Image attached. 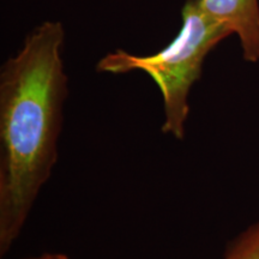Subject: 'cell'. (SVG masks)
Returning <instances> with one entry per match:
<instances>
[{
  "mask_svg": "<svg viewBox=\"0 0 259 259\" xmlns=\"http://www.w3.org/2000/svg\"><path fill=\"white\" fill-rule=\"evenodd\" d=\"M63 24L46 21L0 71V255L23 231L58 160L67 76Z\"/></svg>",
  "mask_w": 259,
  "mask_h": 259,
  "instance_id": "6da1fadb",
  "label": "cell"
},
{
  "mask_svg": "<svg viewBox=\"0 0 259 259\" xmlns=\"http://www.w3.org/2000/svg\"><path fill=\"white\" fill-rule=\"evenodd\" d=\"M222 259H259V222L231 242Z\"/></svg>",
  "mask_w": 259,
  "mask_h": 259,
  "instance_id": "277c9868",
  "label": "cell"
},
{
  "mask_svg": "<svg viewBox=\"0 0 259 259\" xmlns=\"http://www.w3.org/2000/svg\"><path fill=\"white\" fill-rule=\"evenodd\" d=\"M208 17L240 38L244 59L259 60L258 0H194Z\"/></svg>",
  "mask_w": 259,
  "mask_h": 259,
  "instance_id": "3957f363",
  "label": "cell"
},
{
  "mask_svg": "<svg viewBox=\"0 0 259 259\" xmlns=\"http://www.w3.org/2000/svg\"><path fill=\"white\" fill-rule=\"evenodd\" d=\"M181 15L179 34L163 50L151 56H135L116 50L103 57L96 67L100 72L147 73L156 83L163 100L162 132L179 141L185 137L189 95L199 79L204 60L220 41L232 35L228 29L204 14L194 0H187Z\"/></svg>",
  "mask_w": 259,
  "mask_h": 259,
  "instance_id": "7a4b0ae2",
  "label": "cell"
},
{
  "mask_svg": "<svg viewBox=\"0 0 259 259\" xmlns=\"http://www.w3.org/2000/svg\"><path fill=\"white\" fill-rule=\"evenodd\" d=\"M24 259H71L64 253H42L35 257H29Z\"/></svg>",
  "mask_w": 259,
  "mask_h": 259,
  "instance_id": "5b68a950",
  "label": "cell"
}]
</instances>
